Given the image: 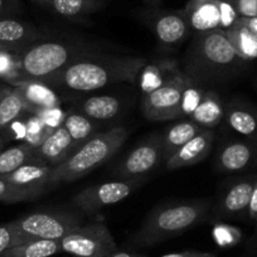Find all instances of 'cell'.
Here are the masks:
<instances>
[{"mask_svg":"<svg viewBox=\"0 0 257 257\" xmlns=\"http://www.w3.org/2000/svg\"><path fill=\"white\" fill-rule=\"evenodd\" d=\"M147 61L139 57H78L49 85L76 92H90L121 82H134Z\"/></svg>","mask_w":257,"mask_h":257,"instance_id":"cell-1","label":"cell"},{"mask_svg":"<svg viewBox=\"0 0 257 257\" xmlns=\"http://www.w3.org/2000/svg\"><path fill=\"white\" fill-rule=\"evenodd\" d=\"M246 62L222 29L197 33L184 58L187 77L198 82L229 80L238 75Z\"/></svg>","mask_w":257,"mask_h":257,"instance_id":"cell-2","label":"cell"},{"mask_svg":"<svg viewBox=\"0 0 257 257\" xmlns=\"http://www.w3.org/2000/svg\"><path fill=\"white\" fill-rule=\"evenodd\" d=\"M209 206L202 201L168 203L153 209L134 236L139 246H152L182 234L206 219Z\"/></svg>","mask_w":257,"mask_h":257,"instance_id":"cell-3","label":"cell"},{"mask_svg":"<svg viewBox=\"0 0 257 257\" xmlns=\"http://www.w3.org/2000/svg\"><path fill=\"white\" fill-rule=\"evenodd\" d=\"M127 137L128 133L125 127H112L105 133L93 135L67 159L53 167L49 185L53 187L61 183L75 182L93 172L122 147Z\"/></svg>","mask_w":257,"mask_h":257,"instance_id":"cell-4","label":"cell"},{"mask_svg":"<svg viewBox=\"0 0 257 257\" xmlns=\"http://www.w3.org/2000/svg\"><path fill=\"white\" fill-rule=\"evenodd\" d=\"M81 49L63 41H42L19 53L22 81L49 83L80 56Z\"/></svg>","mask_w":257,"mask_h":257,"instance_id":"cell-5","label":"cell"},{"mask_svg":"<svg viewBox=\"0 0 257 257\" xmlns=\"http://www.w3.org/2000/svg\"><path fill=\"white\" fill-rule=\"evenodd\" d=\"M16 236L17 246L38 239H62L77 227L81 217L66 212H37L9 222Z\"/></svg>","mask_w":257,"mask_h":257,"instance_id":"cell-6","label":"cell"},{"mask_svg":"<svg viewBox=\"0 0 257 257\" xmlns=\"http://www.w3.org/2000/svg\"><path fill=\"white\" fill-rule=\"evenodd\" d=\"M187 81V76L179 73L150 90L142 102L145 117L152 121H165L182 115Z\"/></svg>","mask_w":257,"mask_h":257,"instance_id":"cell-7","label":"cell"},{"mask_svg":"<svg viewBox=\"0 0 257 257\" xmlns=\"http://www.w3.org/2000/svg\"><path fill=\"white\" fill-rule=\"evenodd\" d=\"M61 248L75 257H110L116 243L103 223L80 226L61 239Z\"/></svg>","mask_w":257,"mask_h":257,"instance_id":"cell-8","label":"cell"},{"mask_svg":"<svg viewBox=\"0 0 257 257\" xmlns=\"http://www.w3.org/2000/svg\"><path fill=\"white\" fill-rule=\"evenodd\" d=\"M183 13L190 29L197 33L226 31L239 18L231 0H190Z\"/></svg>","mask_w":257,"mask_h":257,"instance_id":"cell-9","label":"cell"},{"mask_svg":"<svg viewBox=\"0 0 257 257\" xmlns=\"http://www.w3.org/2000/svg\"><path fill=\"white\" fill-rule=\"evenodd\" d=\"M139 185V179L116 180L92 185L77 193L73 204L86 214L97 213L102 208L127 198Z\"/></svg>","mask_w":257,"mask_h":257,"instance_id":"cell-10","label":"cell"},{"mask_svg":"<svg viewBox=\"0 0 257 257\" xmlns=\"http://www.w3.org/2000/svg\"><path fill=\"white\" fill-rule=\"evenodd\" d=\"M162 162H164L163 135H152L128 153L116 173L126 180L142 179L144 175L159 167Z\"/></svg>","mask_w":257,"mask_h":257,"instance_id":"cell-11","label":"cell"},{"mask_svg":"<svg viewBox=\"0 0 257 257\" xmlns=\"http://www.w3.org/2000/svg\"><path fill=\"white\" fill-rule=\"evenodd\" d=\"M217 169L222 173H238L257 165V140L239 139L224 143L216 158Z\"/></svg>","mask_w":257,"mask_h":257,"instance_id":"cell-12","label":"cell"},{"mask_svg":"<svg viewBox=\"0 0 257 257\" xmlns=\"http://www.w3.org/2000/svg\"><path fill=\"white\" fill-rule=\"evenodd\" d=\"M149 18L158 42L164 47H174L182 43L192 31L183 11L169 12L152 8Z\"/></svg>","mask_w":257,"mask_h":257,"instance_id":"cell-13","label":"cell"},{"mask_svg":"<svg viewBox=\"0 0 257 257\" xmlns=\"http://www.w3.org/2000/svg\"><path fill=\"white\" fill-rule=\"evenodd\" d=\"M21 96L24 107L34 115L42 116L49 111L57 110L59 106V97L51 87L43 82L23 81L13 85Z\"/></svg>","mask_w":257,"mask_h":257,"instance_id":"cell-14","label":"cell"},{"mask_svg":"<svg viewBox=\"0 0 257 257\" xmlns=\"http://www.w3.org/2000/svg\"><path fill=\"white\" fill-rule=\"evenodd\" d=\"M256 180L257 175H248L229 185L219 199L217 212L224 217H238L247 213Z\"/></svg>","mask_w":257,"mask_h":257,"instance_id":"cell-15","label":"cell"},{"mask_svg":"<svg viewBox=\"0 0 257 257\" xmlns=\"http://www.w3.org/2000/svg\"><path fill=\"white\" fill-rule=\"evenodd\" d=\"M214 132L212 128H206L201 134L193 138L190 142H188L184 147L180 148L165 164L167 169L177 170L180 168L194 165L197 163L202 162L209 154L213 145Z\"/></svg>","mask_w":257,"mask_h":257,"instance_id":"cell-16","label":"cell"},{"mask_svg":"<svg viewBox=\"0 0 257 257\" xmlns=\"http://www.w3.org/2000/svg\"><path fill=\"white\" fill-rule=\"evenodd\" d=\"M36 150L39 160L51 167L61 164L75 152L72 138L63 123L49 133L46 139L36 147Z\"/></svg>","mask_w":257,"mask_h":257,"instance_id":"cell-17","label":"cell"},{"mask_svg":"<svg viewBox=\"0 0 257 257\" xmlns=\"http://www.w3.org/2000/svg\"><path fill=\"white\" fill-rule=\"evenodd\" d=\"M223 120L232 132L243 139L257 140V108L233 101L224 107Z\"/></svg>","mask_w":257,"mask_h":257,"instance_id":"cell-18","label":"cell"},{"mask_svg":"<svg viewBox=\"0 0 257 257\" xmlns=\"http://www.w3.org/2000/svg\"><path fill=\"white\" fill-rule=\"evenodd\" d=\"M39 37L41 33L32 24L8 17H0V44L19 51L39 41Z\"/></svg>","mask_w":257,"mask_h":257,"instance_id":"cell-19","label":"cell"},{"mask_svg":"<svg viewBox=\"0 0 257 257\" xmlns=\"http://www.w3.org/2000/svg\"><path fill=\"white\" fill-rule=\"evenodd\" d=\"M52 169L53 167L46 163H28L3 178L19 187L37 190L43 194L46 190H48V188H51L49 178H51Z\"/></svg>","mask_w":257,"mask_h":257,"instance_id":"cell-20","label":"cell"},{"mask_svg":"<svg viewBox=\"0 0 257 257\" xmlns=\"http://www.w3.org/2000/svg\"><path fill=\"white\" fill-rule=\"evenodd\" d=\"M203 130L198 123L193 122L192 120H184L175 125L170 126L165 134L163 135V158L167 163L178 150L184 147L188 142L201 134Z\"/></svg>","mask_w":257,"mask_h":257,"instance_id":"cell-21","label":"cell"},{"mask_svg":"<svg viewBox=\"0 0 257 257\" xmlns=\"http://www.w3.org/2000/svg\"><path fill=\"white\" fill-rule=\"evenodd\" d=\"M224 118V106L213 91L203 93L196 108L190 112L189 120L203 128H213Z\"/></svg>","mask_w":257,"mask_h":257,"instance_id":"cell-22","label":"cell"},{"mask_svg":"<svg viewBox=\"0 0 257 257\" xmlns=\"http://www.w3.org/2000/svg\"><path fill=\"white\" fill-rule=\"evenodd\" d=\"M28 163H43L37 155L36 147L24 143L8 148L0 153V178L7 177Z\"/></svg>","mask_w":257,"mask_h":257,"instance_id":"cell-23","label":"cell"},{"mask_svg":"<svg viewBox=\"0 0 257 257\" xmlns=\"http://www.w3.org/2000/svg\"><path fill=\"white\" fill-rule=\"evenodd\" d=\"M224 32L229 43L242 59L248 62L257 58V37L251 33L241 22L237 21Z\"/></svg>","mask_w":257,"mask_h":257,"instance_id":"cell-24","label":"cell"},{"mask_svg":"<svg viewBox=\"0 0 257 257\" xmlns=\"http://www.w3.org/2000/svg\"><path fill=\"white\" fill-rule=\"evenodd\" d=\"M81 112L93 120H111L121 110V102L113 96H93L83 101Z\"/></svg>","mask_w":257,"mask_h":257,"instance_id":"cell-25","label":"cell"},{"mask_svg":"<svg viewBox=\"0 0 257 257\" xmlns=\"http://www.w3.org/2000/svg\"><path fill=\"white\" fill-rule=\"evenodd\" d=\"M61 251V239H38L12 247L2 257H51Z\"/></svg>","mask_w":257,"mask_h":257,"instance_id":"cell-26","label":"cell"},{"mask_svg":"<svg viewBox=\"0 0 257 257\" xmlns=\"http://www.w3.org/2000/svg\"><path fill=\"white\" fill-rule=\"evenodd\" d=\"M26 107L21 96L14 87H0V132L19 118Z\"/></svg>","mask_w":257,"mask_h":257,"instance_id":"cell-27","label":"cell"},{"mask_svg":"<svg viewBox=\"0 0 257 257\" xmlns=\"http://www.w3.org/2000/svg\"><path fill=\"white\" fill-rule=\"evenodd\" d=\"M63 125L66 126L72 138L75 150L85 144L90 138H92L93 132H95L93 123L83 113H70L64 118Z\"/></svg>","mask_w":257,"mask_h":257,"instance_id":"cell-28","label":"cell"},{"mask_svg":"<svg viewBox=\"0 0 257 257\" xmlns=\"http://www.w3.org/2000/svg\"><path fill=\"white\" fill-rule=\"evenodd\" d=\"M52 8L59 16L76 18L87 16L100 8V0H49Z\"/></svg>","mask_w":257,"mask_h":257,"instance_id":"cell-29","label":"cell"},{"mask_svg":"<svg viewBox=\"0 0 257 257\" xmlns=\"http://www.w3.org/2000/svg\"><path fill=\"white\" fill-rule=\"evenodd\" d=\"M42 196L41 192L27 189L0 178V202L2 203H18V202L33 201Z\"/></svg>","mask_w":257,"mask_h":257,"instance_id":"cell-30","label":"cell"},{"mask_svg":"<svg viewBox=\"0 0 257 257\" xmlns=\"http://www.w3.org/2000/svg\"><path fill=\"white\" fill-rule=\"evenodd\" d=\"M18 51H4L0 53V80H6L12 85L21 82V62Z\"/></svg>","mask_w":257,"mask_h":257,"instance_id":"cell-31","label":"cell"},{"mask_svg":"<svg viewBox=\"0 0 257 257\" xmlns=\"http://www.w3.org/2000/svg\"><path fill=\"white\" fill-rule=\"evenodd\" d=\"M239 18L257 17V0H231Z\"/></svg>","mask_w":257,"mask_h":257,"instance_id":"cell-32","label":"cell"},{"mask_svg":"<svg viewBox=\"0 0 257 257\" xmlns=\"http://www.w3.org/2000/svg\"><path fill=\"white\" fill-rule=\"evenodd\" d=\"M17 246L16 236L11 224L7 223L0 226V257L3 256L9 248Z\"/></svg>","mask_w":257,"mask_h":257,"instance_id":"cell-33","label":"cell"},{"mask_svg":"<svg viewBox=\"0 0 257 257\" xmlns=\"http://www.w3.org/2000/svg\"><path fill=\"white\" fill-rule=\"evenodd\" d=\"M19 0H0V17H7L18 11Z\"/></svg>","mask_w":257,"mask_h":257,"instance_id":"cell-34","label":"cell"},{"mask_svg":"<svg viewBox=\"0 0 257 257\" xmlns=\"http://www.w3.org/2000/svg\"><path fill=\"white\" fill-rule=\"evenodd\" d=\"M247 214H248L251 221H253L254 223H257V180L256 183H254L253 190H252L248 209H247Z\"/></svg>","mask_w":257,"mask_h":257,"instance_id":"cell-35","label":"cell"},{"mask_svg":"<svg viewBox=\"0 0 257 257\" xmlns=\"http://www.w3.org/2000/svg\"><path fill=\"white\" fill-rule=\"evenodd\" d=\"M162 257H216L211 252H199V251H185L179 253H169Z\"/></svg>","mask_w":257,"mask_h":257,"instance_id":"cell-36","label":"cell"},{"mask_svg":"<svg viewBox=\"0 0 257 257\" xmlns=\"http://www.w3.org/2000/svg\"><path fill=\"white\" fill-rule=\"evenodd\" d=\"M239 22L248 29L251 33H253L257 37V17L254 18H239Z\"/></svg>","mask_w":257,"mask_h":257,"instance_id":"cell-37","label":"cell"},{"mask_svg":"<svg viewBox=\"0 0 257 257\" xmlns=\"http://www.w3.org/2000/svg\"><path fill=\"white\" fill-rule=\"evenodd\" d=\"M150 8H160L163 4V0H143Z\"/></svg>","mask_w":257,"mask_h":257,"instance_id":"cell-38","label":"cell"},{"mask_svg":"<svg viewBox=\"0 0 257 257\" xmlns=\"http://www.w3.org/2000/svg\"><path fill=\"white\" fill-rule=\"evenodd\" d=\"M110 257H144V256H139V254H134V253H130V252H113Z\"/></svg>","mask_w":257,"mask_h":257,"instance_id":"cell-39","label":"cell"},{"mask_svg":"<svg viewBox=\"0 0 257 257\" xmlns=\"http://www.w3.org/2000/svg\"><path fill=\"white\" fill-rule=\"evenodd\" d=\"M4 51H18V49L16 48H12V47H7V46H3V44H0V53Z\"/></svg>","mask_w":257,"mask_h":257,"instance_id":"cell-40","label":"cell"},{"mask_svg":"<svg viewBox=\"0 0 257 257\" xmlns=\"http://www.w3.org/2000/svg\"><path fill=\"white\" fill-rule=\"evenodd\" d=\"M38 2H49V0H38Z\"/></svg>","mask_w":257,"mask_h":257,"instance_id":"cell-41","label":"cell"},{"mask_svg":"<svg viewBox=\"0 0 257 257\" xmlns=\"http://www.w3.org/2000/svg\"><path fill=\"white\" fill-rule=\"evenodd\" d=\"M0 153H2V152H0Z\"/></svg>","mask_w":257,"mask_h":257,"instance_id":"cell-42","label":"cell"},{"mask_svg":"<svg viewBox=\"0 0 257 257\" xmlns=\"http://www.w3.org/2000/svg\"><path fill=\"white\" fill-rule=\"evenodd\" d=\"M256 224H257V223H256Z\"/></svg>","mask_w":257,"mask_h":257,"instance_id":"cell-43","label":"cell"}]
</instances>
